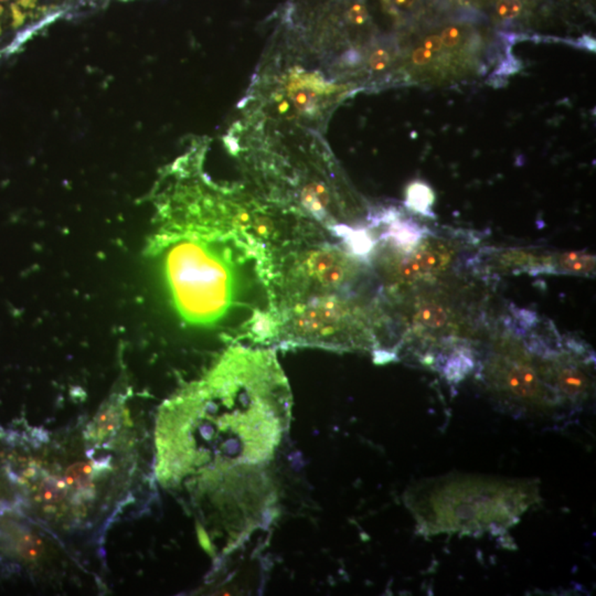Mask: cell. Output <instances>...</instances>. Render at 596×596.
Instances as JSON below:
<instances>
[{
    "label": "cell",
    "mask_w": 596,
    "mask_h": 596,
    "mask_svg": "<svg viewBox=\"0 0 596 596\" xmlns=\"http://www.w3.org/2000/svg\"><path fill=\"white\" fill-rule=\"evenodd\" d=\"M434 203H435V194L431 187L426 182L416 180L407 186L405 201L407 210L426 218L435 219V213L433 211Z\"/></svg>",
    "instance_id": "cell-9"
},
{
    "label": "cell",
    "mask_w": 596,
    "mask_h": 596,
    "mask_svg": "<svg viewBox=\"0 0 596 596\" xmlns=\"http://www.w3.org/2000/svg\"><path fill=\"white\" fill-rule=\"evenodd\" d=\"M449 313L441 305L426 303L421 305L412 317L411 331L422 334L423 331H434L443 328L449 321Z\"/></svg>",
    "instance_id": "cell-10"
},
{
    "label": "cell",
    "mask_w": 596,
    "mask_h": 596,
    "mask_svg": "<svg viewBox=\"0 0 596 596\" xmlns=\"http://www.w3.org/2000/svg\"><path fill=\"white\" fill-rule=\"evenodd\" d=\"M442 40L441 37L439 36H430V37L426 38V41H424V48L428 49V50L433 52H439L442 49Z\"/></svg>",
    "instance_id": "cell-16"
},
{
    "label": "cell",
    "mask_w": 596,
    "mask_h": 596,
    "mask_svg": "<svg viewBox=\"0 0 596 596\" xmlns=\"http://www.w3.org/2000/svg\"><path fill=\"white\" fill-rule=\"evenodd\" d=\"M395 3L399 6H405L409 3V0H395Z\"/></svg>",
    "instance_id": "cell-17"
},
{
    "label": "cell",
    "mask_w": 596,
    "mask_h": 596,
    "mask_svg": "<svg viewBox=\"0 0 596 596\" xmlns=\"http://www.w3.org/2000/svg\"><path fill=\"white\" fill-rule=\"evenodd\" d=\"M348 17H349V20L352 24H363L365 22L367 17H368V13H367L365 6L360 5V3H355L350 8Z\"/></svg>",
    "instance_id": "cell-14"
},
{
    "label": "cell",
    "mask_w": 596,
    "mask_h": 596,
    "mask_svg": "<svg viewBox=\"0 0 596 596\" xmlns=\"http://www.w3.org/2000/svg\"><path fill=\"white\" fill-rule=\"evenodd\" d=\"M540 502L538 481L473 474L426 478L407 493L423 537L502 536Z\"/></svg>",
    "instance_id": "cell-3"
},
{
    "label": "cell",
    "mask_w": 596,
    "mask_h": 596,
    "mask_svg": "<svg viewBox=\"0 0 596 596\" xmlns=\"http://www.w3.org/2000/svg\"><path fill=\"white\" fill-rule=\"evenodd\" d=\"M433 363L449 384H458L477 367L474 351L465 342H451Z\"/></svg>",
    "instance_id": "cell-8"
},
{
    "label": "cell",
    "mask_w": 596,
    "mask_h": 596,
    "mask_svg": "<svg viewBox=\"0 0 596 596\" xmlns=\"http://www.w3.org/2000/svg\"><path fill=\"white\" fill-rule=\"evenodd\" d=\"M521 10H523L521 0H499L497 3V15L506 20L516 18Z\"/></svg>",
    "instance_id": "cell-11"
},
{
    "label": "cell",
    "mask_w": 596,
    "mask_h": 596,
    "mask_svg": "<svg viewBox=\"0 0 596 596\" xmlns=\"http://www.w3.org/2000/svg\"><path fill=\"white\" fill-rule=\"evenodd\" d=\"M371 289L315 295L284 305L274 347H317L336 351L380 350L388 329L378 294Z\"/></svg>",
    "instance_id": "cell-4"
},
{
    "label": "cell",
    "mask_w": 596,
    "mask_h": 596,
    "mask_svg": "<svg viewBox=\"0 0 596 596\" xmlns=\"http://www.w3.org/2000/svg\"><path fill=\"white\" fill-rule=\"evenodd\" d=\"M431 51L428 50L426 48H419L418 50H415L413 53V62L418 66H426L430 61L432 60Z\"/></svg>",
    "instance_id": "cell-15"
},
{
    "label": "cell",
    "mask_w": 596,
    "mask_h": 596,
    "mask_svg": "<svg viewBox=\"0 0 596 596\" xmlns=\"http://www.w3.org/2000/svg\"><path fill=\"white\" fill-rule=\"evenodd\" d=\"M333 83L327 81L323 74L317 71H304L295 68L291 72L287 82V93L300 113L313 115L317 112L324 99L334 92Z\"/></svg>",
    "instance_id": "cell-6"
},
{
    "label": "cell",
    "mask_w": 596,
    "mask_h": 596,
    "mask_svg": "<svg viewBox=\"0 0 596 596\" xmlns=\"http://www.w3.org/2000/svg\"><path fill=\"white\" fill-rule=\"evenodd\" d=\"M595 255L583 251L554 253L542 255L537 275H570L580 277H595Z\"/></svg>",
    "instance_id": "cell-7"
},
{
    "label": "cell",
    "mask_w": 596,
    "mask_h": 596,
    "mask_svg": "<svg viewBox=\"0 0 596 596\" xmlns=\"http://www.w3.org/2000/svg\"><path fill=\"white\" fill-rule=\"evenodd\" d=\"M460 38H462L460 30L455 27L446 28L441 36L442 43L447 48L456 47L460 43Z\"/></svg>",
    "instance_id": "cell-13"
},
{
    "label": "cell",
    "mask_w": 596,
    "mask_h": 596,
    "mask_svg": "<svg viewBox=\"0 0 596 596\" xmlns=\"http://www.w3.org/2000/svg\"><path fill=\"white\" fill-rule=\"evenodd\" d=\"M0 1H8V0H0Z\"/></svg>",
    "instance_id": "cell-18"
},
{
    "label": "cell",
    "mask_w": 596,
    "mask_h": 596,
    "mask_svg": "<svg viewBox=\"0 0 596 596\" xmlns=\"http://www.w3.org/2000/svg\"><path fill=\"white\" fill-rule=\"evenodd\" d=\"M481 373L497 399L521 415H546L565 407L525 348L521 354L495 352L487 358Z\"/></svg>",
    "instance_id": "cell-5"
},
{
    "label": "cell",
    "mask_w": 596,
    "mask_h": 596,
    "mask_svg": "<svg viewBox=\"0 0 596 596\" xmlns=\"http://www.w3.org/2000/svg\"><path fill=\"white\" fill-rule=\"evenodd\" d=\"M291 405L274 348H228L203 378L163 405L156 431L159 481L203 484L266 462L286 430Z\"/></svg>",
    "instance_id": "cell-1"
},
{
    "label": "cell",
    "mask_w": 596,
    "mask_h": 596,
    "mask_svg": "<svg viewBox=\"0 0 596 596\" xmlns=\"http://www.w3.org/2000/svg\"><path fill=\"white\" fill-rule=\"evenodd\" d=\"M37 442L24 477L34 515L64 544L99 540L136 502L145 478L129 410L110 401L89 422L45 432Z\"/></svg>",
    "instance_id": "cell-2"
},
{
    "label": "cell",
    "mask_w": 596,
    "mask_h": 596,
    "mask_svg": "<svg viewBox=\"0 0 596 596\" xmlns=\"http://www.w3.org/2000/svg\"><path fill=\"white\" fill-rule=\"evenodd\" d=\"M390 54L384 49H377L369 59V64L373 71H382L389 66Z\"/></svg>",
    "instance_id": "cell-12"
}]
</instances>
